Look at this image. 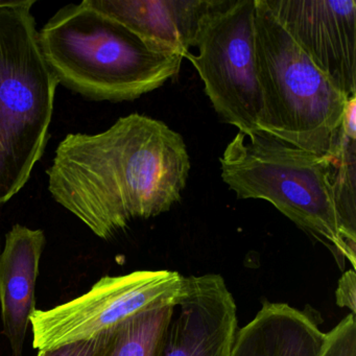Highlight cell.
Segmentation results:
<instances>
[{
  "mask_svg": "<svg viewBox=\"0 0 356 356\" xmlns=\"http://www.w3.org/2000/svg\"><path fill=\"white\" fill-rule=\"evenodd\" d=\"M236 304L220 275L183 278L159 356H230Z\"/></svg>",
  "mask_w": 356,
  "mask_h": 356,
  "instance_id": "obj_9",
  "label": "cell"
},
{
  "mask_svg": "<svg viewBox=\"0 0 356 356\" xmlns=\"http://www.w3.org/2000/svg\"><path fill=\"white\" fill-rule=\"evenodd\" d=\"M152 47L185 59L213 0H86Z\"/></svg>",
  "mask_w": 356,
  "mask_h": 356,
  "instance_id": "obj_10",
  "label": "cell"
},
{
  "mask_svg": "<svg viewBox=\"0 0 356 356\" xmlns=\"http://www.w3.org/2000/svg\"><path fill=\"white\" fill-rule=\"evenodd\" d=\"M262 111L258 129L318 155L330 153L349 97L306 55L266 0H255Z\"/></svg>",
  "mask_w": 356,
  "mask_h": 356,
  "instance_id": "obj_4",
  "label": "cell"
},
{
  "mask_svg": "<svg viewBox=\"0 0 356 356\" xmlns=\"http://www.w3.org/2000/svg\"><path fill=\"white\" fill-rule=\"evenodd\" d=\"M0 254H1V245H0Z\"/></svg>",
  "mask_w": 356,
  "mask_h": 356,
  "instance_id": "obj_19",
  "label": "cell"
},
{
  "mask_svg": "<svg viewBox=\"0 0 356 356\" xmlns=\"http://www.w3.org/2000/svg\"><path fill=\"white\" fill-rule=\"evenodd\" d=\"M35 3L36 0H0V8L33 7Z\"/></svg>",
  "mask_w": 356,
  "mask_h": 356,
  "instance_id": "obj_18",
  "label": "cell"
},
{
  "mask_svg": "<svg viewBox=\"0 0 356 356\" xmlns=\"http://www.w3.org/2000/svg\"><path fill=\"white\" fill-rule=\"evenodd\" d=\"M325 335L310 312L266 301L237 330L230 356H320Z\"/></svg>",
  "mask_w": 356,
  "mask_h": 356,
  "instance_id": "obj_12",
  "label": "cell"
},
{
  "mask_svg": "<svg viewBox=\"0 0 356 356\" xmlns=\"http://www.w3.org/2000/svg\"><path fill=\"white\" fill-rule=\"evenodd\" d=\"M191 166L182 135L133 113L97 134H68L47 174L54 200L110 239L133 220L170 211L181 201Z\"/></svg>",
  "mask_w": 356,
  "mask_h": 356,
  "instance_id": "obj_1",
  "label": "cell"
},
{
  "mask_svg": "<svg viewBox=\"0 0 356 356\" xmlns=\"http://www.w3.org/2000/svg\"><path fill=\"white\" fill-rule=\"evenodd\" d=\"M177 298L156 304L111 329L99 356H159Z\"/></svg>",
  "mask_w": 356,
  "mask_h": 356,
  "instance_id": "obj_14",
  "label": "cell"
},
{
  "mask_svg": "<svg viewBox=\"0 0 356 356\" xmlns=\"http://www.w3.org/2000/svg\"><path fill=\"white\" fill-rule=\"evenodd\" d=\"M225 184L237 199L270 202L300 229L330 248L343 270L355 268L346 243L331 178L330 154L318 155L262 131L243 133L220 159Z\"/></svg>",
  "mask_w": 356,
  "mask_h": 356,
  "instance_id": "obj_3",
  "label": "cell"
},
{
  "mask_svg": "<svg viewBox=\"0 0 356 356\" xmlns=\"http://www.w3.org/2000/svg\"><path fill=\"white\" fill-rule=\"evenodd\" d=\"M184 276L172 270H136L99 279L84 295L31 316L34 349L85 341L115 328L156 304L174 299Z\"/></svg>",
  "mask_w": 356,
  "mask_h": 356,
  "instance_id": "obj_7",
  "label": "cell"
},
{
  "mask_svg": "<svg viewBox=\"0 0 356 356\" xmlns=\"http://www.w3.org/2000/svg\"><path fill=\"white\" fill-rule=\"evenodd\" d=\"M320 356H356V321L348 314L326 332Z\"/></svg>",
  "mask_w": 356,
  "mask_h": 356,
  "instance_id": "obj_15",
  "label": "cell"
},
{
  "mask_svg": "<svg viewBox=\"0 0 356 356\" xmlns=\"http://www.w3.org/2000/svg\"><path fill=\"white\" fill-rule=\"evenodd\" d=\"M355 297H356V275L354 268L343 273L339 280L337 285V305L341 307H347L351 310V314L355 316Z\"/></svg>",
  "mask_w": 356,
  "mask_h": 356,
  "instance_id": "obj_17",
  "label": "cell"
},
{
  "mask_svg": "<svg viewBox=\"0 0 356 356\" xmlns=\"http://www.w3.org/2000/svg\"><path fill=\"white\" fill-rule=\"evenodd\" d=\"M356 97H349L331 149V178L346 243L356 250Z\"/></svg>",
  "mask_w": 356,
  "mask_h": 356,
  "instance_id": "obj_13",
  "label": "cell"
},
{
  "mask_svg": "<svg viewBox=\"0 0 356 356\" xmlns=\"http://www.w3.org/2000/svg\"><path fill=\"white\" fill-rule=\"evenodd\" d=\"M31 9L0 8V206L26 186L44 154L59 85Z\"/></svg>",
  "mask_w": 356,
  "mask_h": 356,
  "instance_id": "obj_5",
  "label": "cell"
},
{
  "mask_svg": "<svg viewBox=\"0 0 356 356\" xmlns=\"http://www.w3.org/2000/svg\"><path fill=\"white\" fill-rule=\"evenodd\" d=\"M44 232L15 225L0 254V304L3 333L13 356H22L31 316L36 312V283Z\"/></svg>",
  "mask_w": 356,
  "mask_h": 356,
  "instance_id": "obj_11",
  "label": "cell"
},
{
  "mask_svg": "<svg viewBox=\"0 0 356 356\" xmlns=\"http://www.w3.org/2000/svg\"><path fill=\"white\" fill-rule=\"evenodd\" d=\"M110 330L85 341H74L51 349L40 350L37 356H99Z\"/></svg>",
  "mask_w": 356,
  "mask_h": 356,
  "instance_id": "obj_16",
  "label": "cell"
},
{
  "mask_svg": "<svg viewBox=\"0 0 356 356\" xmlns=\"http://www.w3.org/2000/svg\"><path fill=\"white\" fill-rule=\"evenodd\" d=\"M39 42L59 85L97 102L139 99L178 76L183 61L86 0L61 8L39 31Z\"/></svg>",
  "mask_w": 356,
  "mask_h": 356,
  "instance_id": "obj_2",
  "label": "cell"
},
{
  "mask_svg": "<svg viewBox=\"0 0 356 356\" xmlns=\"http://www.w3.org/2000/svg\"><path fill=\"white\" fill-rule=\"evenodd\" d=\"M255 0H213L187 54L218 118L243 133L259 131L262 111L255 49Z\"/></svg>",
  "mask_w": 356,
  "mask_h": 356,
  "instance_id": "obj_6",
  "label": "cell"
},
{
  "mask_svg": "<svg viewBox=\"0 0 356 356\" xmlns=\"http://www.w3.org/2000/svg\"><path fill=\"white\" fill-rule=\"evenodd\" d=\"M306 55L348 97H356L354 0H266Z\"/></svg>",
  "mask_w": 356,
  "mask_h": 356,
  "instance_id": "obj_8",
  "label": "cell"
}]
</instances>
